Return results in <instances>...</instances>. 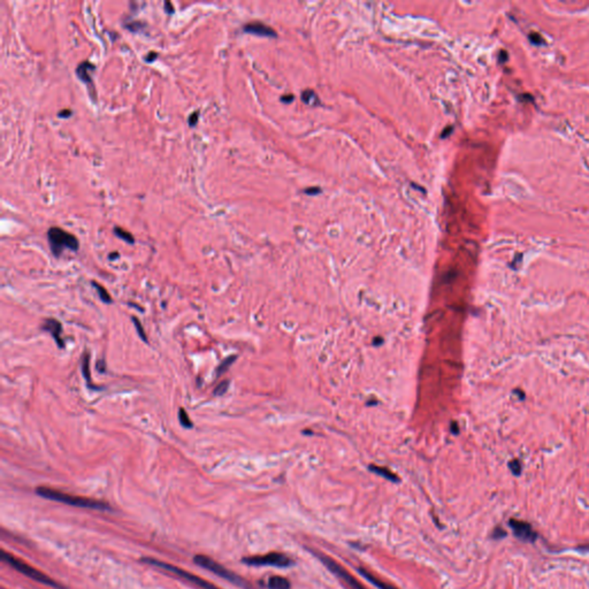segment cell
I'll return each mask as SVG.
<instances>
[{"label": "cell", "instance_id": "obj_1", "mask_svg": "<svg viewBox=\"0 0 589 589\" xmlns=\"http://www.w3.org/2000/svg\"><path fill=\"white\" fill-rule=\"evenodd\" d=\"M36 494L40 495L43 499L55 501V502H60L68 505L83 507V509H91V510H100V511H109L110 506L109 503L103 502V501L89 499V497L82 496H75L70 494L64 493V491L52 489L48 487H38L36 489Z\"/></svg>", "mask_w": 589, "mask_h": 589}, {"label": "cell", "instance_id": "obj_2", "mask_svg": "<svg viewBox=\"0 0 589 589\" xmlns=\"http://www.w3.org/2000/svg\"><path fill=\"white\" fill-rule=\"evenodd\" d=\"M1 558L4 559L7 564L11 565L12 567H14L16 571L20 572V573H22V574H24L25 577L32 579V580L41 582V584H44L46 586H50V587H53L55 589H64L63 586L58 584V582L53 580V579L47 577L46 574L42 573V572L38 571L37 568L32 567V566L27 564V563H24L23 561H21V559L14 557V556L9 554V552L2 551Z\"/></svg>", "mask_w": 589, "mask_h": 589}, {"label": "cell", "instance_id": "obj_3", "mask_svg": "<svg viewBox=\"0 0 589 589\" xmlns=\"http://www.w3.org/2000/svg\"><path fill=\"white\" fill-rule=\"evenodd\" d=\"M47 240L50 243L51 250L55 257H60L65 249L70 251H77L80 243L76 236L73 234L61 229L59 227H52L47 232Z\"/></svg>", "mask_w": 589, "mask_h": 589}, {"label": "cell", "instance_id": "obj_4", "mask_svg": "<svg viewBox=\"0 0 589 589\" xmlns=\"http://www.w3.org/2000/svg\"><path fill=\"white\" fill-rule=\"evenodd\" d=\"M143 562L146 563V564L153 565V566H157V567H160L162 569H166V571L171 572V573L176 574L177 577L184 579V580L191 582V584L196 585L197 587H199L201 589H220L219 587H217L216 585L211 584V582L204 580V579L197 577V575L189 573L188 571L177 567V566L168 564V563L158 561V559H154V558H143Z\"/></svg>", "mask_w": 589, "mask_h": 589}, {"label": "cell", "instance_id": "obj_5", "mask_svg": "<svg viewBox=\"0 0 589 589\" xmlns=\"http://www.w3.org/2000/svg\"><path fill=\"white\" fill-rule=\"evenodd\" d=\"M194 562L196 563L197 565H199V566H201V567L208 569V571L213 572L214 574L219 575V577L226 579V580L233 582V584L240 586V587H248V585L245 584V581H244L243 579H240L239 575L233 573L232 571H229V569L224 567V566L220 565L219 563H217L212 558L207 557V556H204V555L195 556Z\"/></svg>", "mask_w": 589, "mask_h": 589}, {"label": "cell", "instance_id": "obj_6", "mask_svg": "<svg viewBox=\"0 0 589 589\" xmlns=\"http://www.w3.org/2000/svg\"><path fill=\"white\" fill-rule=\"evenodd\" d=\"M243 563L252 566H276V567H288L292 561L287 555L280 552H271L262 556H252L243 559Z\"/></svg>", "mask_w": 589, "mask_h": 589}, {"label": "cell", "instance_id": "obj_7", "mask_svg": "<svg viewBox=\"0 0 589 589\" xmlns=\"http://www.w3.org/2000/svg\"><path fill=\"white\" fill-rule=\"evenodd\" d=\"M317 557L320 559V562L322 563V564L329 568L330 572H333V573L336 575L337 578H340L341 580H343L344 582H346L349 587H351V589H366L362 584H360L359 581L357 580L356 578L352 577V575H351L346 568L342 567V566L338 564V563L335 562L334 559H331L330 557H328V556H325L321 554H317Z\"/></svg>", "mask_w": 589, "mask_h": 589}, {"label": "cell", "instance_id": "obj_8", "mask_svg": "<svg viewBox=\"0 0 589 589\" xmlns=\"http://www.w3.org/2000/svg\"><path fill=\"white\" fill-rule=\"evenodd\" d=\"M509 525L511 529L513 530V534L522 541L534 542L536 540L535 530L533 529V527L528 523L518 519H511Z\"/></svg>", "mask_w": 589, "mask_h": 589}, {"label": "cell", "instance_id": "obj_9", "mask_svg": "<svg viewBox=\"0 0 589 589\" xmlns=\"http://www.w3.org/2000/svg\"><path fill=\"white\" fill-rule=\"evenodd\" d=\"M42 329L48 331V333L52 335V337H53L55 343L58 344V347H59L60 349L65 348V342L63 338H61L63 326H61V324L59 321L55 320V319H52V318L45 319L43 325H42Z\"/></svg>", "mask_w": 589, "mask_h": 589}, {"label": "cell", "instance_id": "obj_10", "mask_svg": "<svg viewBox=\"0 0 589 589\" xmlns=\"http://www.w3.org/2000/svg\"><path fill=\"white\" fill-rule=\"evenodd\" d=\"M243 30L245 32H249V34H253V35H258V36H267V37H275L276 34L275 31L273 30L271 27H268V25L260 23V22H251V23H248L244 25Z\"/></svg>", "mask_w": 589, "mask_h": 589}, {"label": "cell", "instance_id": "obj_11", "mask_svg": "<svg viewBox=\"0 0 589 589\" xmlns=\"http://www.w3.org/2000/svg\"><path fill=\"white\" fill-rule=\"evenodd\" d=\"M93 69H94L93 64L89 63V61H83V63H81L79 66H77L76 75L83 83L90 84L91 82H92V77H91L90 71H92Z\"/></svg>", "mask_w": 589, "mask_h": 589}, {"label": "cell", "instance_id": "obj_12", "mask_svg": "<svg viewBox=\"0 0 589 589\" xmlns=\"http://www.w3.org/2000/svg\"><path fill=\"white\" fill-rule=\"evenodd\" d=\"M358 572H359L360 574L363 575L364 578L366 579V580H369L371 584H373L374 586H376L379 589H397L396 587H393V585H389L385 582L383 580H380V579H377L375 575L371 574L369 571H366V569H364L362 567L358 568Z\"/></svg>", "mask_w": 589, "mask_h": 589}, {"label": "cell", "instance_id": "obj_13", "mask_svg": "<svg viewBox=\"0 0 589 589\" xmlns=\"http://www.w3.org/2000/svg\"><path fill=\"white\" fill-rule=\"evenodd\" d=\"M82 374H83L84 379H86L87 385L89 386V388H91V389H98V390L100 389L99 387L93 386L92 380H91V375H90V356H89V353H87V352L84 353L83 357H82Z\"/></svg>", "mask_w": 589, "mask_h": 589}, {"label": "cell", "instance_id": "obj_14", "mask_svg": "<svg viewBox=\"0 0 589 589\" xmlns=\"http://www.w3.org/2000/svg\"><path fill=\"white\" fill-rule=\"evenodd\" d=\"M370 470L372 471V472H374V473H375V474H377V476L383 477V478H385V479L389 480V481H393V482H398V481H399V479H398V478H397L396 474H393L392 471L387 470V468H385V467H380V466H375V465H371Z\"/></svg>", "mask_w": 589, "mask_h": 589}, {"label": "cell", "instance_id": "obj_15", "mask_svg": "<svg viewBox=\"0 0 589 589\" xmlns=\"http://www.w3.org/2000/svg\"><path fill=\"white\" fill-rule=\"evenodd\" d=\"M268 588L269 589H290V582L283 577H272L268 580Z\"/></svg>", "mask_w": 589, "mask_h": 589}, {"label": "cell", "instance_id": "obj_16", "mask_svg": "<svg viewBox=\"0 0 589 589\" xmlns=\"http://www.w3.org/2000/svg\"><path fill=\"white\" fill-rule=\"evenodd\" d=\"M236 359H237L236 354H233V356H228V357L224 358L222 362H221L219 364V366H218V369L216 371L217 377H219L220 375H222V374L226 373L227 371H228V369H229V367L233 365L234 362H235Z\"/></svg>", "mask_w": 589, "mask_h": 589}, {"label": "cell", "instance_id": "obj_17", "mask_svg": "<svg viewBox=\"0 0 589 589\" xmlns=\"http://www.w3.org/2000/svg\"><path fill=\"white\" fill-rule=\"evenodd\" d=\"M91 284L93 285L94 289H96L97 292H98L100 301H102L103 303H105V304H110V303H112V297H110V295L106 291V289L104 288L103 285H100L99 283H97L96 281H92Z\"/></svg>", "mask_w": 589, "mask_h": 589}, {"label": "cell", "instance_id": "obj_18", "mask_svg": "<svg viewBox=\"0 0 589 589\" xmlns=\"http://www.w3.org/2000/svg\"><path fill=\"white\" fill-rule=\"evenodd\" d=\"M114 234H115L116 236L120 237V239L123 240L127 243L134 244V242H135L134 236H132L130 233L126 232L125 229H122V228H120V227H115V228H114Z\"/></svg>", "mask_w": 589, "mask_h": 589}, {"label": "cell", "instance_id": "obj_19", "mask_svg": "<svg viewBox=\"0 0 589 589\" xmlns=\"http://www.w3.org/2000/svg\"><path fill=\"white\" fill-rule=\"evenodd\" d=\"M178 420H180V424L183 426L184 428H193L194 424L193 421L190 420V418H189L188 412L185 411L183 408H180L178 410Z\"/></svg>", "mask_w": 589, "mask_h": 589}, {"label": "cell", "instance_id": "obj_20", "mask_svg": "<svg viewBox=\"0 0 589 589\" xmlns=\"http://www.w3.org/2000/svg\"><path fill=\"white\" fill-rule=\"evenodd\" d=\"M228 388H229V381H228V380H223V381L218 383V386L214 388L213 395L214 396H222L227 393Z\"/></svg>", "mask_w": 589, "mask_h": 589}, {"label": "cell", "instance_id": "obj_21", "mask_svg": "<svg viewBox=\"0 0 589 589\" xmlns=\"http://www.w3.org/2000/svg\"><path fill=\"white\" fill-rule=\"evenodd\" d=\"M131 320H132V322H134L136 330H137V333H138V336L141 337L143 341H144V342H146V343H148L149 340H148V337H146L145 330H144V328H143V326H142L141 321H139L138 319L136 318V317H132V318H131Z\"/></svg>", "mask_w": 589, "mask_h": 589}, {"label": "cell", "instance_id": "obj_22", "mask_svg": "<svg viewBox=\"0 0 589 589\" xmlns=\"http://www.w3.org/2000/svg\"><path fill=\"white\" fill-rule=\"evenodd\" d=\"M303 100L306 104H310V105H315V104L319 103L318 97L315 96L313 91H305V92L303 93Z\"/></svg>", "mask_w": 589, "mask_h": 589}, {"label": "cell", "instance_id": "obj_23", "mask_svg": "<svg viewBox=\"0 0 589 589\" xmlns=\"http://www.w3.org/2000/svg\"><path fill=\"white\" fill-rule=\"evenodd\" d=\"M144 23H142V22L139 21H130L128 23H125V27L132 32H137L142 30V29L144 28Z\"/></svg>", "mask_w": 589, "mask_h": 589}, {"label": "cell", "instance_id": "obj_24", "mask_svg": "<svg viewBox=\"0 0 589 589\" xmlns=\"http://www.w3.org/2000/svg\"><path fill=\"white\" fill-rule=\"evenodd\" d=\"M509 467L515 476H520V473H522V463L518 459L511 460L509 463Z\"/></svg>", "mask_w": 589, "mask_h": 589}, {"label": "cell", "instance_id": "obj_25", "mask_svg": "<svg viewBox=\"0 0 589 589\" xmlns=\"http://www.w3.org/2000/svg\"><path fill=\"white\" fill-rule=\"evenodd\" d=\"M529 41L532 42L533 44H535V45H541L543 43L542 37L539 34H530L529 35Z\"/></svg>", "mask_w": 589, "mask_h": 589}, {"label": "cell", "instance_id": "obj_26", "mask_svg": "<svg viewBox=\"0 0 589 589\" xmlns=\"http://www.w3.org/2000/svg\"><path fill=\"white\" fill-rule=\"evenodd\" d=\"M198 116H199V112H194L191 114L190 116H189V126L193 127L197 123L198 121Z\"/></svg>", "mask_w": 589, "mask_h": 589}, {"label": "cell", "instance_id": "obj_27", "mask_svg": "<svg viewBox=\"0 0 589 589\" xmlns=\"http://www.w3.org/2000/svg\"><path fill=\"white\" fill-rule=\"evenodd\" d=\"M71 114L73 113H71L70 109H63L58 113V116H59V118H69Z\"/></svg>", "mask_w": 589, "mask_h": 589}, {"label": "cell", "instance_id": "obj_28", "mask_svg": "<svg viewBox=\"0 0 589 589\" xmlns=\"http://www.w3.org/2000/svg\"><path fill=\"white\" fill-rule=\"evenodd\" d=\"M165 11H166V13H168V14H173L174 7H173V5H172V2H169V1L165 2Z\"/></svg>", "mask_w": 589, "mask_h": 589}, {"label": "cell", "instance_id": "obj_29", "mask_svg": "<svg viewBox=\"0 0 589 589\" xmlns=\"http://www.w3.org/2000/svg\"><path fill=\"white\" fill-rule=\"evenodd\" d=\"M157 57H158V54L155 53V52H150L149 55H148V57H146L145 60L148 61V63H152V61H153L154 59H157Z\"/></svg>", "mask_w": 589, "mask_h": 589}, {"label": "cell", "instance_id": "obj_30", "mask_svg": "<svg viewBox=\"0 0 589 589\" xmlns=\"http://www.w3.org/2000/svg\"><path fill=\"white\" fill-rule=\"evenodd\" d=\"M513 393H517V395H519V399H520V401H524V399H525L526 396H525V393H522V390H519V389L513 390Z\"/></svg>", "mask_w": 589, "mask_h": 589}, {"label": "cell", "instance_id": "obj_31", "mask_svg": "<svg viewBox=\"0 0 589 589\" xmlns=\"http://www.w3.org/2000/svg\"><path fill=\"white\" fill-rule=\"evenodd\" d=\"M281 99H282V102H284V103H290V100L294 99V96H292V94H288V96H283Z\"/></svg>", "mask_w": 589, "mask_h": 589}, {"label": "cell", "instance_id": "obj_32", "mask_svg": "<svg viewBox=\"0 0 589 589\" xmlns=\"http://www.w3.org/2000/svg\"><path fill=\"white\" fill-rule=\"evenodd\" d=\"M306 193H307V195H311V193H314V195H315V194L320 193V189H319V188H311V189H307Z\"/></svg>", "mask_w": 589, "mask_h": 589}, {"label": "cell", "instance_id": "obj_33", "mask_svg": "<svg viewBox=\"0 0 589 589\" xmlns=\"http://www.w3.org/2000/svg\"><path fill=\"white\" fill-rule=\"evenodd\" d=\"M501 55H502V58H501V61L507 59V53H506V52L502 51V52H501Z\"/></svg>", "mask_w": 589, "mask_h": 589}, {"label": "cell", "instance_id": "obj_34", "mask_svg": "<svg viewBox=\"0 0 589 589\" xmlns=\"http://www.w3.org/2000/svg\"><path fill=\"white\" fill-rule=\"evenodd\" d=\"M118 257H119V253H118V252H114L113 255H109V259H112V260H113V259L118 258Z\"/></svg>", "mask_w": 589, "mask_h": 589}]
</instances>
